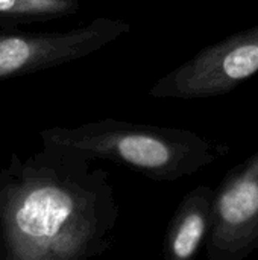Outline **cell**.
Instances as JSON below:
<instances>
[{"mask_svg": "<svg viewBox=\"0 0 258 260\" xmlns=\"http://www.w3.org/2000/svg\"><path fill=\"white\" fill-rule=\"evenodd\" d=\"M93 161L50 143L11 155L0 171V260H90L113 248L120 209Z\"/></svg>", "mask_w": 258, "mask_h": 260, "instance_id": "obj_1", "label": "cell"}, {"mask_svg": "<svg viewBox=\"0 0 258 260\" xmlns=\"http://www.w3.org/2000/svg\"><path fill=\"white\" fill-rule=\"evenodd\" d=\"M41 143L108 160L157 183L192 177L230 154V146L190 129L102 119L40 131Z\"/></svg>", "mask_w": 258, "mask_h": 260, "instance_id": "obj_2", "label": "cell"}, {"mask_svg": "<svg viewBox=\"0 0 258 260\" xmlns=\"http://www.w3.org/2000/svg\"><path fill=\"white\" fill-rule=\"evenodd\" d=\"M258 73V24L201 50L161 76L149 90L155 99H207L234 91Z\"/></svg>", "mask_w": 258, "mask_h": 260, "instance_id": "obj_3", "label": "cell"}, {"mask_svg": "<svg viewBox=\"0 0 258 260\" xmlns=\"http://www.w3.org/2000/svg\"><path fill=\"white\" fill-rule=\"evenodd\" d=\"M131 30L122 18L97 17L62 32H0V81L61 67L90 56Z\"/></svg>", "mask_w": 258, "mask_h": 260, "instance_id": "obj_4", "label": "cell"}, {"mask_svg": "<svg viewBox=\"0 0 258 260\" xmlns=\"http://www.w3.org/2000/svg\"><path fill=\"white\" fill-rule=\"evenodd\" d=\"M205 251L210 260H245L258 251V151L214 189Z\"/></svg>", "mask_w": 258, "mask_h": 260, "instance_id": "obj_5", "label": "cell"}, {"mask_svg": "<svg viewBox=\"0 0 258 260\" xmlns=\"http://www.w3.org/2000/svg\"><path fill=\"white\" fill-rule=\"evenodd\" d=\"M213 198L214 189L201 184L179 201L164 235L166 260H192L205 247L213 221Z\"/></svg>", "mask_w": 258, "mask_h": 260, "instance_id": "obj_6", "label": "cell"}, {"mask_svg": "<svg viewBox=\"0 0 258 260\" xmlns=\"http://www.w3.org/2000/svg\"><path fill=\"white\" fill-rule=\"evenodd\" d=\"M82 0H0V30L64 18L79 11Z\"/></svg>", "mask_w": 258, "mask_h": 260, "instance_id": "obj_7", "label": "cell"}, {"mask_svg": "<svg viewBox=\"0 0 258 260\" xmlns=\"http://www.w3.org/2000/svg\"><path fill=\"white\" fill-rule=\"evenodd\" d=\"M0 32H3V30H0Z\"/></svg>", "mask_w": 258, "mask_h": 260, "instance_id": "obj_8", "label": "cell"}]
</instances>
